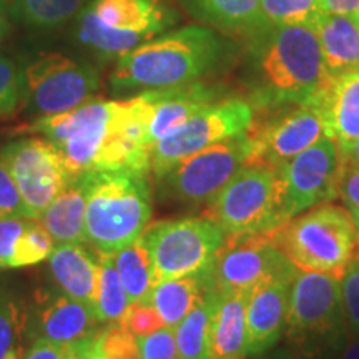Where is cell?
<instances>
[{"label": "cell", "instance_id": "6da1fadb", "mask_svg": "<svg viewBox=\"0 0 359 359\" xmlns=\"http://www.w3.org/2000/svg\"><path fill=\"white\" fill-rule=\"evenodd\" d=\"M22 132L55 145L72 177L105 170L150 172L147 122L137 98H90L77 109L35 120Z\"/></svg>", "mask_w": 359, "mask_h": 359}, {"label": "cell", "instance_id": "7a4b0ae2", "mask_svg": "<svg viewBox=\"0 0 359 359\" xmlns=\"http://www.w3.org/2000/svg\"><path fill=\"white\" fill-rule=\"evenodd\" d=\"M85 185L87 243L114 255L137 241L154 215L147 172L105 170L79 175Z\"/></svg>", "mask_w": 359, "mask_h": 359}, {"label": "cell", "instance_id": "3957f363", "mask_svg": "<svg viewBox=\"0 0 359 359\" xmlns=\"http://www.w3.org/2000/svg\"><path fill=\"white\" fill-rule=\"evenodd\" d=\"M219 53L222 43L212 30L190 25L120 57L110 83L116 92H125L195 82L217 64Z\"/></svg>", "mask_w": 359, "mask_h": 359}, {"label": "cell", "instance_id": "277c9868", "mask_svg": "<svg viewBox=\"0 0 359 359\" xmlns=\"http://www.w3.org/2000/svg\"><path fill=\"white\" fill-rule=\"evenodd\" d=\"M264 98L275 103L320 105L334 77L326 69L313 27H271L259 50Z\"/></svg>", "mask_w": 359, "mask_h": 359}, {"label": "cell", "instance_id": "5b68a950", "mask_svg": "<svg viewBox=\"0 0 359 359\" xmlns=\"http://www.w3.org/2000/svg\"><path fill=\"white\" fill-rule=\"evenodd\" d=\"M278 251L299 271L339 278L358 253V238L348 208L326 201L269 231Z\"/></svg>", "mask_w": 359, "mask_h": 359}, {"label": "cell", "instance_id": "8992f818", "mask_svg": "<svg viewBox=\"0 0 359 359\" xmlns=\"http://www.w3.org/2000/svg\"><path fill=\"white\" fill-rule=\"evenodd\" d=\"M285 336L299 359H325L344 348L348 331L339 278L296 269Z\"/></svg>", "mask_w": 359, "mask_h": 359}, {"label": "cell", "instance_id": "52a82bcc", "mask_svg": "<svg viewBox=\"0 0 359 359\" xmlns=\"http://www.w3.org/2000/svg\"><path fill=\"white\" fill-rule=\"evenodd\" d=\"M206 217L226 236L275 230L286 222L281 168L246 163L210 201Z\"/></svg>", "mask_w": 359, "mask_h": 359}, {"label": "cell", "instance_id": "ba28073f", "mask_svg": "<svg viewBox=\"0 0 359 359\" xmlns=\"http://www.w3.org/2000/svg\"><path fill=\"white\" fill-rule=\"evenodd\" d=\"M140 240L150 251L156 283L208 276L226 235L208 217L167 219L145 228Z\"/></svg>", "mask_w": 359, "mask_h": 359}, {"label": "cell", "instance_id": "9c48e42d", "mask_svg": "<svg viewBox=\"0 0 359 359\" xmlns=\"http://www.w3.org/2000/svg\"><path fill=\"white\" fill-rule=\"evenodd\" d=\"M253 122L248 102L230 98L205 107L151 147V172L160 180L183 160L219 142L245 135Z\"/></svg>", "mask_w": 359, "mask_h": 359}, {"label": "cell", "instance_id": "30bf717a", "mask_svg": "<svg viewBox=\"0 0 359 359\" xmlns=\"http://www.w3.org/2000/svg\"><path fill=\"white\" fill-rule=\"evenodd\" d=\"M296 268L278 251L268 233L226 236L206 276L210 291L218 294L253 291L275 278L293 280Z\"/></svg>", "mask_w": 359, "mask_h": 359}, {"label": "cell", "instance_id": "8fae6325", "mask_svg": "<svg viewBox=\"0 0 359 359\" xmlns=\"http://www.w3.org/2000/svg\"><path fill=\"white\" fill-rule=\"evenodd\" d=\"M248 135L219 142L193 154L160 180L163 190L188 205L210 203L248 163Z\"/></svg>", "mask_w": 359, "mask_h": 359}, {"label": "cell", "instance_id": "7c38bea8", "mask_svg": "<svg viewBox=\"0 0 359 359\" xmlns=\"http://www.w3.org/2000/svg\"><path fill=\"white\" fill-rule=\"evenodd\" d=\"M98 72L62 53H45L24 72V88L35 114L48 116L74 110L93 98Z\"/></svg>", "mask_w": 359, "mask_h": 359}, {"label": "cell", "instance_id": "4fadbf2b", "mask_svg": "<svg viewBox=\"0 0 359 359\" xmlns=\"http://www.w3.org/2000/svg\"><path fill=\"white\" fill-rule=\"evenodd\" d=\"M0 158L19 188L30 219H39L74 178L53 143L32 137L8 143Z\"/></svg>", "mask_w": 359, "mask_h": 359}, {"label": "cell", "instance_id": "5bb4252c", "mask_svg": "<svg viewBox=\"0 0 359 359\" xmlns=\"http://www.w3.org/2000/svg\"><path fill=\"white\" fill-rule=\"evenodd\" d=\"M343 170L338 143L327 135L283 165L286 222L313 206L338 198Z\"/></svg>", "mask_w": 359, "mask_h": 359}, {"label": "cell", "instance_id": "9a60e30c", "mask_svg": "<svg viewBox=\"0 0 359 359\" xmlns=\"http://www.w3.org/2000/svg\"><path fill=\"white\" fill-rule=\"evenodd\" d=\"M250 138L248 163L281 168L326 135V120L320 105L298 103L293 110L257 123L246 132Z\"/></svg>", "mask_w": 359, "mask_h": 359}, {"label": "cell", "instance_id": "2e32d148", "mask_svg": "<svg viewBox=\"0 0 359 359\" xmlns=\"http://www.w3.org/2000/svg\"><path fill=\"white\" fill-rule=\"evenodd\" d=\"M88 8L128 52L163 32L173 22V12L163 0H93Z\"/></svg>", "mask_w": 359, "mask_h": 359}, {"label": "cell", "instance_id": "e0dca14e", "mask_svg": "<svg viewBox=\"0 0 359 359\" xmlns=\"http://www.w3.org/2000/svg\"><path fill=\"white\" fill-rule=\"evenodd\" d=\"M288 278H275L250 293L246 306V354L258 356L276 346L286 331L290 306Z\"/></svg>", "mask_w": 359, "mask_h": 359}, {"label": "cell", "instance_id": "ac0fdd59", "mask_svg": "<svg viewBox=\"0 0 359 359\" xmlns=\"http://www.w3.org/2000/svg\"><path fill=\"white\" fill-rule=\"evenodd\" d=\"M143 95L150 105V118L145 133V143L150 150L156 142L182 127L196 111L212 105L215 98L213 90L196 82L145 90Z\"/></svg>", "mask_w": 359, "mask_h": 359}, {"label": "cell", "instance_id": "d6986e66", "mask_svg": "<svg viewBox=\"0 0 359 359\" xmlns=\"http://www.w3.org/2000/svg\"><path fill=\"white\" fill-rule=\"evenodd\" d=\"M98 325L95 309L67 294L45 298L35 318L37 338L65 344L90 341L98 333Z\"/></svg>", "mask_w": 359, "mask_h": 359}, {"label": "cell", "instance_id": "ffe728a7", "mask_svg": "<svg viewBox=\"0 0 359 359\" xmlns=\"http://www.w3.org/2000/svg\"><path fill=\"white\" fill-rule=\"evenodd\" d=\"M210 290V288H208ZM213 314L210 325V359H245L246 306L250 291L213 293Z\"/></svg>", "mask_w": 359, "mask_h": 359}, {"label": "cell", "instance_id": "44dd1931", "mask_svg": "<svg viewBox=\"0 0 359 359\" xmlns=\"http://www.w3.org/2000/svg\"><path fill=\"white\" fill-rule=\"evenodd\" d=\"M48 263L62 293L93 308L98 288V259L95 262L80 243H57Z\"/></svg>", "mask_w": 359, "mask_h": 359}, {"label": "cell", "instance_id": "7402d4cb", "mask_svg": "<svg viewBox=\"0 0 359 359\" xmlns=\"http://www.w3.org/2000/svg\"><path fill=\"white\" fill-rule=\"evenodd\" d=\"M326 69L334 79L359 70V19L323 12L314 24Z\"/></svg>", "mask_w": 359, "mask_h": 359}, {"label": "cell", "instance_id": "603a6c76", "mask_svg": "<svg viewBox=\"0 0 359 359\" xmlns=\"http://www.w3.org/2000/svg\"><path fill=\"white\" fill-rule=\"evenodd\" d=\"M326 135L334 138L341 154L359 138V70L334 79L321 102Z\"/></svg>", "mask_w": 359, "mask_h": 359}, {"label": "cell", "instance_id": "cb8c5ba5", "mask_svg": "<svg viewBox=\"0 0 359 359\" xmlns=\"http://www.w3.org/2000/svg\"><path fill=\"white\" fill-rule=\"evenodd\" d=\"M87 196L80 177H74L60 195L45 208L37 222L55 243H87L85 231Z\"/></svg>", "mask_w": 359, "mask_h": 359}, {"label": "cell", "instance_id": "d4e9b609", "mask_svg": "<svg viewBox=\"0 0 359 359\" xmlns=\"http://www.w3.org/2000/svg\"><path fill=\"white\" fill-rule=\"evenodd\" d=\"M208 285L205 276H183L158 281L143 302L160 314L163 326L175 330L183 318L205 298Z\"/></svg>", "mask_w": 359, "mask_h": 359}, {"label": "cell", "instance_id": "484cf974", "mask_svg": "<svg viewBox=\"0 0 359 359\" xmlns=\"http://www.w3.org/2000/svg\"><path fill=\"white\" fill-rule=\"evenodd\" d=\"M114 263L130 303H140L156 285L154 262L143 241H137L114 253Z\"/></svg>", "mask_w": 359, "mask_h": 359}, {"label": "cell", "instance_id": "4316f807", "mask_svg": "<svg viewBox=\"0 0 359 359\" xmlns=\"http://www.w3.org/2000/svg\"><path fill=\"white\" fill-rule=\"evenodd\" d=\"M213 314V294L205 298L175 327L178 359H210V325Z\"/></svg>", "mask_w": 359, "mask_h": 359}, {"label": "cell", "instance_id": "83f0119b", "mask_svg": "<svg viewBox=\"0 0 359 359\" xmlns=\"http://www.w3.org/2000/svg\"><path fill=\"white\" fill-rule=\"evenodd\" d=\"M198 13L210 24L233 32L264 27L259 0H193Z\"/></svg>", "mask_w": 359, "mask_h": 359}, {"label": "cell", "instance_id": "f1b7e54d", "mask_svg": "<svg viewBox=\"0 0 359 359\" xmlns=\"http://www.w3.org/2000/svg\"><path fill=\"white\" fill-rule=\"evenodd\" d=\"M130 299L116 273L114 255L98 253V288L93 309L100 323H118L130 308Z\"/></svg>", "mask_w": 359, "mask_h": 359}, {"label": "cell", "instance_id": "f546056e", "mask_svg": "<svg viewBox=\"0 0 359 359\" xmlns=\"http://www.w3.org/2000/svg\"><path fill=\"white\" fill-rule=\"evenodd\" d=\"M85 0H13V12L37 29H55L80 11Z\"/></svg>", "mask_w": 359, "mask_h": 359}, {"label": "cell", "instance_id": "4dcf8cb0", "mask_svg": "<svg viewBox=\"0 0 359 359\" xmlns=\"http://www.w3.org/2000/svg\"><path fill=\"white\" fill-rule=\"evenodd\" d=\"M27 316L19 303L0 288V359L24 358Z\"/></svg>", "mask_w": 359, "mask_h": 359}, {"label": "cell", "instance_id": "1f68e13d", "mask_svg": "<svg viewBox=\"0 0 359 359\" xmlns=\"http://www.w3.org/2000/svg\"><path fill=\"white\" fill-rule=\"evenodd\" d=\"M264 27L309 25L321 17V0H259Z\"/></svg>", "mask_w": 359, "mask_h": 359}, {"label": "cell", "instance_id": "d6a6232c", "mask_svg": "<svg viewBox=\"0 0 359 359\" xmlns=\"http://www.w3.org/2000/svg\"><path fill=\"white\" fill-rule=\"evenodd\" d=\"M55 241L48 235V231L40 224L37 219H30L29 224L19 240L15 241L13 246L11 262H8L7 268H24L32 266L43 259H47L52 255L53 248H55Z\"/></svg>", "mask_w": 359, "mask_h": 359}, {"label": "cell", "instance_id": "836d02e7", "mask_svg": "<svg viewBox=\"0 0 359 359\" xmlns=\"http://www.w3.org/2000/svg\"><path fill=\"white\" fill-rule=\"evenodd\" d=\"M90 351L100 359H140L138 338L120 323H110L98 331L90 343Z\"/></svg>", "mask_w": 359, "mask_h": 359}, {"label": "cell", "instance_id": "e575fe53", "mask_svg": "<svg viewBox=\"0 0 359 359\" xmlns=\"http://www.w3.org/2000/svg\"><path fill=\"white\" fill-rule=\"evenodd\" d=\"M339 288L349 339L359 334V250L339 276Z\"/></svg>", "mask_w": 359, "mask_h": 359}, {"label": "cell", "instance_id": "d590c367", "mask_svg": "<svg viewBox=\"0 0 359 359\" xmlns=\"http://www.w3.org/2000/svg\"><path fill=\"white\" fill-rule=\"evenodd\" d=\"M24 90V74L11 58L0 55V118L11 115L19 105Z\"/></svg>", "mask_w": 359, "mask_h": 359}, {"label": "cell", "instance_id": "8d00e7d4", "mask_svg": "<svg viewBox=\"0 0 359 359\" xmlns=\"http://www.w3.org/2000/svg\"><path fill=\"white\" fill-rule=\"evenodd\" d=\"M118 323L133 336H137V338L151 334L154 331L163 327V321H161L160 314L147 302L130 304L128 311L125 313V316Z\"/></svg>", "mask_w": 359, "mask_h": 359}, {"label": "cell", "instance_id": "74e56055", "mask_svg": "<svg viewBox=\"0 0 359 359\" xmlns=\"http://www.w3.org/2000/svg\"><path fill=\"white\" fill-rule=\"evenodd\" d=\"M140 359H178L177 339L172 327H160L151 334L138 338Z\"/></svg>", "mask_w": 359, "mask_h": 359}, {"label": "cell", "instance_id": "f35d334b", "mask_svg": "<svg viewBox=\"0 0 359 359\" xmlns=\"http://www.w3.org/2000/svg\"><path fill=\"white\" fill-rule=\"evenodd\" d=\"M30 218L19 188L13 182L11 172L0 158V219Z\"/></svg>", "mask_w": 359, "mask_h": 359}, {"label": "cell", "instance_id": "ab89813d", "mask_svg": "<svg viewBox=\"0 0 359 359\" xmlns=\"http://www.w3.org/2000/svg\"><path fill=\"white\" fill-rule=\"evenodd\" d=\"M90 341L80 344H65L45 338H35L34 344L22 359H82Z\"/></svg>", "mask_w": 359, "mask_h": 359}, {"label": "cell", "instance_id": "60d3db41", "mask_svg": "<svg viewBox=\"0 0 359 359\" xmlns=\"http://www.w3.org/2000/svg\"><path fill=\"white\" fill-rule=\"evenodd\" d=\"M30 218H6L0 219V269L7 268L11 262L13 246L25 230Z\"/></svg>", "mask_w": 359, "mask_h": 359}, {"label": "cell", "instance_id": "b9f144b4", "mask_svg": "<svg viewBox=\"0 0 359 359\" xmlns=\"http://www.w3.org/2000/svg\"><path fill=\"white\" fill-rule=\"evenodd\" d=\"M338 198L351 213H359V165L344 163Z\"/></svg>", "mask_w": 359, "mask_h": 359}, {"label": "cell", "instance_id": "7bdbcfd3", "mask_svg": "<svg viewBox=\"0 0 359 359\" xmlns=\"http://www.w3.org/2000/svg\"><path fill=\"white\" fill-rule=\"evenodd\" d=\"M323 12L351 15L359 19V0H321Z\"/></svg>", "mask_w": 359, "mask_h": 359}, {"label": "cell", "instance_id": "ee69618b", "mask_svg": "<svg viewBox=\"0 0 359 359\" xmlns=\"http://www.w3.org/2000/svg\"><path fill=\"white\" fill-rule=\"evenodd\" d=\"M253 359H299L291 348H278V349H269V351L253 356Z\"/></svg>", "mask_w": 359, "mask_h": 359}, {"label": "cell", "instance_id": "f6af8a7d", "mask_svg": "<svg viewBox=\"0 0 359 359\" xmlns=\"http://www.w3.org/2000/svg\"><path fill=\"white\" fill-rule=\"evenodd\" d=\"M339 359H359V334L346 341Z\"/></svg>", "mask_w": 359, "mask_h": 359}, {"label": "cell", "instance_id": "bcb514c9", "mask_svg": "<svg viewBox=\"0 0 359 359\" xmlns=\"http://www.w3.org/2000/svg\"><path fill=\"white\" fill-rule=\"evenodd\" d=\"M343 155V161L348 165H359V138L348 148Z\"/></svg>", "mask_w": 359, "mask_h": 359}, {"label": "cell", "instance_id": "7dc6e473", "mask_svg": "<svg viewBox=\"0 0 359 359\" xmlns=\"http://www.w3.org/2000/svg\"><path fill=\"white\" fill-rule=\"evenodd\" d=\"M351 213V212H349ZM353 217V223H354V230H356V238H358V250H359V213H351Z\"/></svg>", "mask_w": 359, "mask_h": 359}, {"label": "cell", "instance_id": "c3c4849f", "mask_svg": "<svg viewBox=\"0 0 359 359\" xmlns=\"http://www.w3.org/2000/svg\"><path fill=\"white\" fill-rule=\"evenodd\" d=\"M90 343H92V341H90ZM82 359H100L97 356V354H93L92 351H90V344H88V348H87V351H85V354H83V358Z\"/></svg>", "mask_w": 359, "mask_h": 359}, {"label": "cell", "instance_id": "681fc988", "mask_svg": "<svg viewBox=\"0 0 359 359\" xmlns=\"http://www.w3.org/2000/svg\"><path fill=\"white\" fill-rule=\"evenodd\" d=\"M6 20H4V17L0 15V39H2V35H4V32H6Z\"/></svg>", "mask_w": 359, "mask_h": 359}, {"label": "cell", "instance_id": "f907efd6", "mask_svg": "<svg viewBox=\"0 0 359 359\" xmlns=\"http://www.w3.org/2000/svg\"><path fill=\"white\" fill-rule=\"evenodd\" d=\"M4 2V0H0V4H2Z\"/></svg>", "mask_w": 359, "mask_h": 359}]
</instances>
